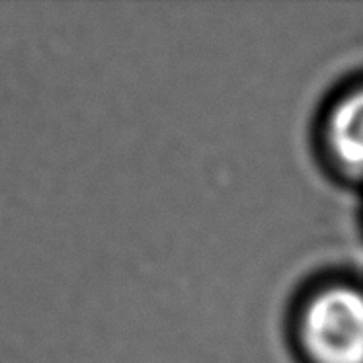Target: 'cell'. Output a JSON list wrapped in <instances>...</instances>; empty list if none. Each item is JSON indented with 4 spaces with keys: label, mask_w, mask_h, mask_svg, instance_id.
Wrapping results in <instances>:
<instances>
[{
    "label": "cell",
    "mask_w": 363,
    "mask_h": 363,
    "mask_svg": "<svg viewBox=\"0 0 363 363\" xmlns=\"http://www.w3.org/2000/svg\"><path fill=\"white\" fill-rule=\"evenodd\" d=\"M295 336L307 363H363V287L315 289L301 305Z\"/></svg>",
    "instance_id": "6da1fadb"
},
{
    "label": "cell",
    "mask_w": 363,
    "mask_h": 363,
    "mask_svg": "<svg viewBox=\"0 0 363 363\" xmlns=\"http://www.w3.org/2000/svg\"><path fill=\"white\" fill-rule=\"evenodd\" d=\"M323 147L336 172L363 182V84L332 102L324 116Z\"/></svg>",
    "instance_id": "7a4b0ae2"
}]
</instances>
